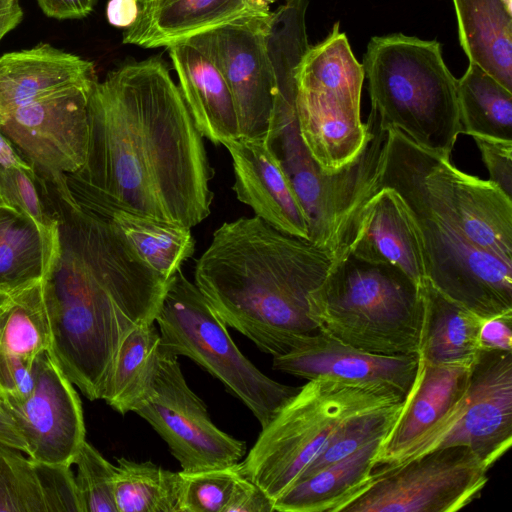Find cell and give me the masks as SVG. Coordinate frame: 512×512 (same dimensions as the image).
Returning <instances> with one entry per match:
<instances>
[{"mask_svg":"<svg viewBox=\"0 0 512 512\" xmlns=\"http://www.w3.org/2000/svg\"><path fill=\"white\" fill-rule=\"evenodd\" d=\"M28 446V455L50 465L72 466L85 441L80 397L49 351L34 363V384L22 398L1 396Z\"/></svg>","mask_w":512,"mask_h":512,"instance_id":"obj_15","label":"cell"},{"mask_svg":"<svg viewBox=\"0 0 512 512\" xmlns=\"http://www.w3.org/2000/svg\"><path fill=\"white\" fill-rule=\"evenodd\" d=\"M83 167L66 180L83 207L192 228L211 212L203 136L162 59L124 64L93 82Z\"/></svg>","mask_w":512,"mask_h":512,"instance_id":"obj_1","label":"cell"},{"mask_svg":"<svg viewBox=\"0 0 512 512\" xmlns=\"http://www.w3.org/2000/svg\"><path fill=\"white\" fill-rule=\"evenodd\" d=\"M331 254L257 216L218 227L199 257L194 283L225 324L272 357L319 333L309 295L327 276Z\"/></svg>","mask_w":512,"mask_h":512,"instance_id":"obj_3","label":"cell"},{"mask_svg":"<svg viewBox=\"0 0 512 512\" xmlns=\"http://www.w3.org/2000/svg\"><path fill=\"white\" fill-rule=\"evenodd\" d=\"M167 48L178 87L201 135L216 145L239 138L235 102L214 62L188 40Z\"/></svg>","mask_w":512,"mask_h":512,"instance_id":"obj_22","label":"cell"},{"mask_svg":"<svg viewBox=\"0 0 512 512\" xmlns=\"http://www.w3.org/2000/svg\"><path fill=\"white\" fill-rule=\"evenodd\" d=\"M402 403L403 401L348 421L327 447L305 468L298 480L345 458L374 438L386 435L395 421Z\"/></svg>","mask_w":512,"mask_h":512,"instance_id":"obj_36","label":"cell"},{"mask_svg":"<svg viewBox=\"0 0 512 512\" xmlns=\"http://www.w3.org/2000/svg\"><path fill=\"white\" fill-rule=\"evenodd\" d=\"M462 133L512 141V91L469 63L457 79Z\"/></svg>","mask_w":512,"mask_h":512,"instance_id":"obj_33","label":"cell"},{"mask_svg":"<svg viewBox=\"0 0 512 512\" xmlns=\"http://www.w3.org/2000/svg\"><path fill=\"white\" fill-rule=\"evenodd\" d=\"M277 0H250L251 4L260 10L268 11L269 5L274 3Z\"/></svg>","mask_w":512,"mask_h":512,"instance_id":"obj_47","label":"cell"},{"mask_svg":"<svg viewBox=\"0 0 512 512\" xmlns=\"http://www.w3.org/2000/svg\"><path fill=\"white\" fill-rule=\"evenodd\" d=\"M23 19L18 0H0V40Z\"/></svg>","mask_w":512,"mask_h":512,"instance_id":"obj_46","label":"cell"},{"mask_svg":"<svg viewBox=\"0 0 512 512\" xmlns=\"http://www.w3.org/2000/svg\"><path fill=\"white\" fill-rule=\"evenodd\" d=\"M0 207L33 221L49 240L58 239L57 219L42 197L36 173L0 167Z\"/></svg>","mask_w":512,"mask_h":512,"instance_id":"obj_37","label":"cell"},{"mask_svg":"<svg viewBox=\"0 0 512 512\" xmlns=\"http://www.w3.org/2000/svg\"><path fill=\"white\" fill-rule=\"evenodd\" d=\"M223 146L231 155L237 199L277 230L309 240L305 211L264 138L239 137Z\"/></svg>","mask_w":512,"mask_h":512,"instance_id":"obj_17","label":"cell"},{"mask_svg":"<svg viewBox=\"0 0 512 512\" xmlns=\"http://www.w3.org/2000/svg\"><path fill=\"white\" fill-rule=\"evenodd\" d=\"M75 481L83 512H117L114 500L116 466L86 440L75 460Z\"/></svg>","mask_w":512,"mask_h":512,"instance_id":"obj_38","label":"cell"},{"mask_svg":"<svg viewBox=\"0 0 512 512\" xmlns=\"http://www.w3.org/2000/svg\"><path fill=\"white\" fill-rule=\"evenodd\" d=\"M403 400L396 393L330 378L308 380L262 427L254 446L239 462L241 473L275 501L348 421Z\"/></svg>","mask_w":512,"mask_h":512,"instance_id":"obj_8","label":"cell"},{"mask_svg":"<svg viewBox=\"0 0 512 512\" xmlns=\"http://www.w3.org/2000/svg\"><path fill=\"white\" fill-rule=\"evenodd\" d=\"M471 364H432L419 358L414 381L383 437L375 468L389 464L416 437L438 422L462 398Z\"/></svg>","mask_w":512,"mask_h":512,"instance_id":"obj_19","label":"cell"},{"mask_svg":"<svg viewBox=\"0 0 512 512\" xmlns=\"http://www.w3.org/2000/svg\"><path fill=\"white\" fill-rule=\"evenodd\" d=\"M511 444L512 351L480 350L462 398L387 465L438 448L464 446L490 468Z\"/></svg>","mask_w":512,"mask_h":512,"instance_id":"obj_10","label":"cell"},{"mask_svg":"<svg viewBox=\"0 0 512 512\" xmlns=\"http://www.w3.org/2000/svg\"><path fill=\"white\" fill-rule=\"evenodd\" d=\"M384 436L374 438L345 458L296 481L274 501V511L340 512L370 483L374 459Z\"/></svg>","mask_w":512,"mask_h":512,"instance_id":"obj_26","label":"cell"},{"mask_svg":"<svg viewBox=\"0 0 512 512\" xmlns=\"http://www.w3.org/2000/svg\"><path fill=\"white\" fill-rule=\"evenodd\" d=\"M349 252L393 265L419 286L426 277L420 248L398 194L380 189L365 203Z\"/></svg>","mask_w":512,"mask_h":512,"instance_id":"obj_24","label":"cell"},{"mask_svg":"<svg viewBox=\"0 0 512 512\" xmlns=\"http://www.w3.org/2000/svg\"><path fill=\"white\" fill-rule=\"evenodd\" d=\"M469 63L512 91V14L502 0H452Z\"/></svg>","mask_w":512,"mask_h":512,"instance_id":"obj_27","label":"cell"},{"mask_svg":"<svg viewBox=\"0 0 512 512\" xmlns=\"http://www.w3.org/2000/svg\"><path fill=\"white\" fill-rule=\"evenodd\" d=\"M391 189L412 225L426 280L482 318L512 313V262L477 246L450 200L437 154L387 129L374 193Z\"/></svg>","mask_w":512,"mask_h":512,"instance_id":"obj_4","label":"cell"},{"mask_svg":"<svg viewBox=\"0 0 512 512\" xmlns=\"http://www.w3.org/2000/svg\"><path fill=\"white\" fill-rule=\"evenodd\" d=\"M274 501L243 474L236 483L226 512H272Z\"/></svg>","mask_w":512,"mask_h":512,"instance_id":"obj_40","label":"cell"},{"mask_svg":"<svg viewBox=\"0 0 512 512\" xmlns=\"http://www.w3.org/2000/svg\"><path fill=\"white\" fill-rule=\"evenodd\" d=\"M365 77L345 33L335 23L321 43L309 47L298 71V87L361 104Z\"/></svg>","mask_w":512,"mask_h":512,"instance_id":"obj_32","label":"cell"},{"mask_svg":"<svg viewBox=\"0 0 512 512\" xmlns=\"http://www.w3.org/2000/svg\"><path fill=\"white\" fill-rule=\"evenodd\" d=\"M309 309L319 331L340 343L376 355H418L422 286L393 265L348 252L311 292Z\"/></svg>","mask_w":512,"mask_h":512,"instance_id":"obj_6","label":"cell"},{"mask_svg":"<svg viewBox=\"0 0 512 512\" xmlns=\"http://www.w3.org/2000/svg\"><path fill=\"white\" fill-rule=\"evenodd\" d=\"M488 470L467 447L434 449L378 466L366 488L340 512H455L479 496Z\"/></svg>","mask_w":512,"mask_h":512,"instance_id":"obj_11","label":"cell"},{"mask_svg":"<svg viewBox=\"0 0 512 512\" xmlns=\"http://www.w3.org/2000/svg\"><path fill=\"white\" fill-rule=\"evenodd\" d=\"M106 16L111 25L125 29L136 19V1L110 0L107 4Z\"/></svg>","mask_w":512,"mask_h":512,"instance_id":"obj_43","label":"cell"},{"mask_svg":"<svg viewBox=\"0 0 512 512\" xmlns=\"http://www.w3.org/2000/svg\"><path fill=\"white\" fill-rule=\"evenodd\" d=\"M93 63L49 44L0 57V123L15 109L95 80Z\"/></svg>","mask_w":512,"mask_h":512,"instance_id":"obj_21","label":"cell"},{"mask_svg":"<svg viewBox=\"0 0 512 512\" xmlns=\"http://www.w3.org/2000/svg\"><path fill=\"white\" fill-rule=\"evenodd\" d=\"M423 315L418 356L432 364H471L479 347L483 318L436 290L422 286Z\"/></svg>","mask_w":512,"mask_h":512,"instance_id":"obj_28","label":"cell"},{"mask_svg":"<svg viewBox=\"0 0 512 512\" xmlns=\"http://www.w3.org/2000/svg\"><path fill=\"white\" fill-rule=\"evenodd\" d=\"M418 355L367 353L319 332L285 354L273 357L275 370L304 378H330L365 389L407 395L417 373Z\"/></svg>","mask_w":512,"mask_h":512,"instance_id":"obj_16","label":"cell"},{"mask_svg":"<svg viewBox=\"0 0 512 512\" xmlns=\"http://www.w3.org/2000/svg\"><path fill=\"white\" fill-rule=\"evenodd\" d=\"M160 333L153 323L127 333L114 357L102 399L118 413L135 411L147 398L157 373Z\"/></svg>","mask_w":512,"mask_h":512,"instance_id":"obj_29","label":"cell"},{"mask_svg":"<svg viewBox=\"0 0 512 512\" xmlns=\"http://www.w3.org/2000/svg\"><path fill=\"white\" fill-rule=\"evenodd\" d=\"M0 167L22 169L35 173L33 167L19 154L11 141L0 130Z\"/></svg>","mask_w":512,"mask_h":512,"instance_id":"obj_45","label":"cell"},{"mask_svg":"<svg viewBox=\"0 0 512 512\" xmlns=\"http://www.w3.org/2000/svg\"><path fill=\"white\" fill-rule=\"evenodd\" d=\"M268 12H251L187 39L217 66L233 96L240 137L264 138L274 101Z\"/></svg>","mask_w":512,"mask_h":512,"instance_id":"obj_14","label":"cell"},{"mask_svg":"<svg viewBox=\"0 0 512 512\" xmlns=\"http://www.w3.org/2000/svg\"><path fill=\"white\" fill-rule=\"evenodd\" d=\"M42 195L58 223V249L43 278L49 352L91 401L102 399L120 343L155 322L170 284L137 255L109 220L61 198Z\"/></svg>","mask_w":512,"mask_h":512,"instance_id":"obj_2","label":"cell"},{"mask_svg":"<svg viewBox=\"0 0 512 512\" xmlns=\"http://www.w3.org/2000/svg\"><path fill=\"white\" fill-rule=\"evenodd\" d=\"M137 16L123 43L146 48L165 46L229 22L255 8L250 0H135Z\"/></svg>","mask_w":512,"mask_h":512,"instance_id":"obj_23","label":"cell"},{"mask_svg":"<svg viewBox=\"0 0 512 512\" xmlns=\"http://www.w3.org/2000/svg\"><path fill=\"white\" fill-rule=\"evenodd\" d=\"M50 347L43 279L0 297V395L26 396L35 360Z\"/></svg>","mask_w":512,"mask_h":512,"instance_id":"obj_18","label":"cell"},{"mask_svg":"<svg viewBox=\"0 0 512 512\" xmlns=\"http://www.w3.org/2000/svg\"><path fill=\"white\" fill-rule=\"evenodd\" d=\"M102 217L110 221L146 265L165 279L170 280L194 253L190 228L125 211H111Z\"/></svg>","mask_w":512,"mask_h":512,"instance_id":"obj_31","label":"cell"},{"mask_svg":"<svg viewBox=\"0 0 512 512\" xmlns=\"http://www.w3.org/2000/svg\"><path fill=\"white\" fill-rule=\"evenodd\" d=\"M177 474V512H226L242 476L239 462L207 470H182Z\"/></svg>","mask_w":512,"mask_h":512,"instance_id":"obj_35","label":"cell"},{"mask_svg":"<svg viewBox=\"0 0 512 512\" xmlns=\"http://www.w3.org/2000/svg\"><path fill=\"white\" fill-rule=\"evenodd\" d=\"M371 109L385 129L449 157L462 133L457 79L441 45L401 33L372 37L364 55Z\"/></svg>","mask_w":512,"mask_h":512,"instance_id":"obj_7","label":"cell"},{"mask_svg":"<svg viewBox=\"0 0 512 512\" xmlns=\"http://www.w3.org/2000/svg\"><path fill=\"white\" fill-rule=\"evenodd\" d=\"M270 60L275 88L264 142L305 211L309 240L326 249L334 262L349 252L361 211L374 194L387 129L371 109L370 137L358 158L336 172L324 171L299 131L296 97L301 57L284 50L272 54Z\"/></svg>","mask_w":512,"mask_h":512,"instance_id":"obj_5","label":"cell"},{"mask_svg":"<svg viewBox=\"0 0 512 512\" xmlns=\"http://www.w3.org/2000/svg\"><path fill=\"white\" fill-rule=\"evenodd\" d=\"M93 82L41 97L15 109L0 123L2 133L37 177L62 195L70 194L67 176L77 173L86 160Z\"/></svg>","mask_w":512,"mask_h":512,"instance_id":"obj_12","label":"cell"},{"mask_svg":"<svg viewBox=\"0 0 512 512\" xmlns=\"http://www.w3.org/2000/svg\"><path fill=\"white\" fill-rule=\"evenodd\" d=\"M22 453L0 443V512H83L71 466Z\"/></svg>","mask_w":512,"mask_h":512,"instance_id":"obj_25","label":"cell"},{"mask_svg":"<svg viewBox=\"0 0 512 512\" xmlns=\"http://www.w3.org/2000/svg\"><path fill=\"white\" fill-rule=\"evenodd\" d=\"M58 249L30 219L0 207V297L44 278Z\"/></svg>","mask_w":512,"mask_h":512,"instance_id":"obj_30","label":"cell"},{"mask_svg":"<svg viewBox=\"0 0 512 512\" xmlns=\"http://www.w3.org/2000/svg\"><path fill=\"white\" fill-rule=\"evenodd\" d=\"M512 313L483 318L479 330L480 350L512 351Z\"/></svg>","mask_w":512,"mask_h":512,"instance_id":"obj_41","label":"cell"},{"mask_svg":"<svg viewBox=\"0 0 512 512\" xmlns=\"http://www.w3.org/2000/svg\"><path fill=\"white\" fill-rule=\"evenodd\" d=\"M489 173V181L512 198V141L472 136Z\"/></svg>","mask_w":512,"mask_h":512,"instance_id":"obj_39","label":"cell"},{"mask_svg":"<svg viewBox=\"0 0 512 512\" xmlns=\"http://www.w3.org/2000/svg\"><path fill=\"white\" fill-rule=\"evenodd\" d=\"M155 321L161 347L177 357L190 358L221 381L261 427L299 389L271 379L241 353L228 326L181 269L172 277Z\"/></svg>","mask_w":512,"mask_h":512,"instance_id":"obj_9","label":"cell"},{"mask_svg":"<svg viewBox=\"0 0 512 512\" xmlns=\"http://www.w3.org/2000/svg\"><path fill=\"white\" fill-rule=\"evenodd\" d=\"M0 443L18 449L28 455V446L13 419L0 403Z\"/></svg>","mask_w":512,"mask_h":512,"instance_id":"obj_44","label":"cell"},{"mask_svg":"<svg viewBox=\"0 0 512 512\" xmlns=\"http://www.w3.org/2000/svg\"><path fill=\"white\" fill-rule=\"evenodd\" d=\"M296 112L302 140L326 172H336L355 161L370 137L359 104L298 87Z\"/></svg>","mask_w":512,"mask_h":512,"instance_id":"obj_20","label":"cell"},{"mask_svg":"<svg viewBox=\"0 0 512 512\" xmlns=\"http://www.w3.org/2000/svg\"><path fill=\"white\" fill-rule=\"evenodd\" d=\"M507 11L512 14V0H502Z\"/></svg>","mask_w":512,"mask_h":512,"instance_id":"obj_48","label":"cell"},{"mask_svg":"<svg viewBox=\"0 0 512 512\" xmlns=\"http://www.w3.org/2000/svg\"><path fill=\"white\" fill-rule=\"evenodd\" d=\"M134 412L167 443L183 471L231 466L245 455V442L215 426L203 400L188 386L178 357L162 347L152 388Z\"/></svg>","mask_w":512,"mask_h":512,"instance_id":"obj_13","label":"cell"},{"mask_svg":"<svg viewBox=\"0 0 512 512\" xmlns=\"http://www.w3.org/2000/svg\"><path fill=\"white\" fill-rule=\"evenodd\" d=\"M45 15L56 19H80L88 16L98 0H36Z\"/></svg>","mask_w":512,"mask_h":512,"instance_id":"obj_42","label":"cell"},{"mask_svg":"<svg viewBox=\"0 0 512 512\" xmlns=\"http://www.w3.org/2000/svg\"><path fill=\"white\" fill-rule=\"evenodd\" d=\"M114 500L117 512H177L178 474L151 461L117 459Z\"/></svg>","mask_w":512,"mask_h":512,"instance_id":"obj_34","label":"cell"}]
</instances>
